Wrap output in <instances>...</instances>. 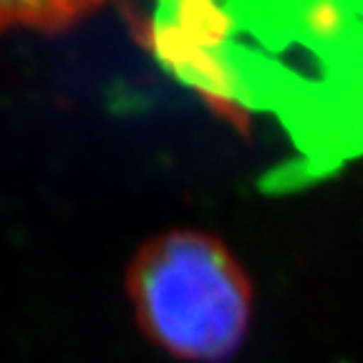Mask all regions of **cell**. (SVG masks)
Instances as JSON below:
<instances>
[{
	"label": "cell",
	"mask_w": 363,
	"mask_h": 363,
	"mask_svg": "<svg viewBox=\"0 0 363 363\" xmlns=\"http://www.w3.org/2000/svg\"><path fill=\"white\" fill-rule=\"evenodd\" d=\"M126 295L152 343L189 363H225L252 320V285L225 242L197 230L147 240L126 270Z\"/></svg>",
	"instance_id": "cell-1"
},
{
	"label": "cell",
	"mask_w": 363,
	"mask_h": 363,
	"mask_svg": "<svg viewBox=\"0 0 363 363\" xmlns=\"http://www.w3.org/2000/svg\"><path fill=\"white\" fill-rule=\"evenodd\" d=\"M89 11L86 6H56V3H0V30L11 26H35V28H58L76 21Z\"/></svg>",
	"instance_id": "cell-2"
}]
</instances>
